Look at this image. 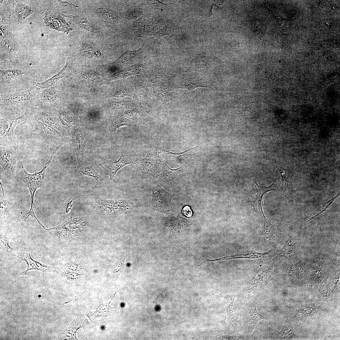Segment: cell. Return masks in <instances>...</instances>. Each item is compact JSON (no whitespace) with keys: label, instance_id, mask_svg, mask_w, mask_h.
<instances>
[{"label":"cell","instance_id":"obj_15","mask_svg":"<svg viewBox=\"0 0 340 340\" xmlns=\"http://www.w3.org/2000/svg\"><path fill=\"white\" fill-rule=\"evenodd\" d=\"M197 147L198 146L184 152L179 153L171 152L155 145L151 144L148 149V155L162 163L165 162L166 160L169 159H173L178 161L181 156H185L187 152Z\"/></svg>","mask_w":340,"mask_h":340},{"label":"cell","instance_id":"obj_32","mask_svg":"<svg viewBox=\"0 0 340 340\" xmlns=\"http://www.w3.org/2000/svg\"><path fill=\"white\" fill-rule=\"evenodd\" d=\"M279 172L281 175L280 187L284 194L289 195L292 192V182L287 173L280 169Z\"/></svg>","mask_w":340,"mask_h":340},{"label":"cell","instance_id":"obj_26","mask_svg":"<svg viewBox=\"0 0 340 340\" xmlns=\"http://www.w3.org/2000/svg\"><path fill=\"white\" fill-rule=\"evenodd\" d=\"M269 252L261 253L253 251H247L233 255L226 256L213 260L218 261L238 258L259 259L266 257L269 254Z\"/></svg>","mask_w":340,"mask_h":340},{"label":"cell","instance_id":"obj_30","mask_svg":"<svg viewBox=\"0 0 340 340\" xmlns=\"http://www.w3.org/2000/svg\"><path fill=\"white\" fill-rule=\"evenodd\" d=\"M124 117L135 122L141 123L143 122L144 113L137 109H129L126 110L122 115Z\"/></svg>","mask_w":340,"mask_h":340},{"label":"cell","instance_id":"obj_28","mask_svg":"<svg viewBox=\"0 0 340 340\" xmlns=\"http://www.w3.org/2000/svg\"><path fill=\"white\" fill-rule=\"evenodd\" d=\"M14 233V232L12 233L9 238L7 237L5 235L0 237V255L2 257L5 258L12 256L17 257L13 253L15 249L10 246L9 244V240Z\"/></svg>","mask_w":340,"mask_h":340},{"label":"cell","instance_id":"obj_10","mask_svg":"<svg viewBox=\"0 0 340 340\" xmlns=\"http://www.w3.org/2000/svg\"><path fill=\"white\" fill-rule=\"evenodd\" d=\"M171 198L170 194L161 185L155 186L152 190L151 208L163 213L172 211Z\"/></svg>","mask_w":340,"mask_h":340},{"label":"cell","instance_id":"obj_14","mask_svg":"<svg viewBox=\"0 0 340 340\" xmlns=\"http://www.w3.org/2000/svg\"><path fill=\"white\" fill-rule=\"evenodd\" d=\"M31 109L33 115L39 121L53 126L70 135L62 128L55 115L50 110L41 108Z\"/></svg>","mask_w":340,"mask_h":340},{"label":"cell","instance_id":"obj_36","mask_svg":"<svg viewBox=\"0 0 340 340\" xmlns=\"http://www.w3.org/2000/svg\"><path fill=\"white\" fill-rule=\"evenodd\" d=\"M127 89L122 87L114 88L109 93L108 96L109 97H124L126 96H133L132 95V94L128 92V90H126Z\"/></svg>","mask_w":340,"mask_h":340},{"label":"cell","instance_id":"obj_6","mask_svg":"<svg viewBox=\"0 0 340 340\" xmlns=\"http://www.w3.org/2000/svg\"><path fill=\"white\" fill-rule=\"evenodd\" d=\"M277 188L276 178L269 187L259 186L256 181L253 183L250 191L247 194L246 200L248 205L252 206L254 210L261 216L264 215L263 211V197L268 192L275 190Z\"/></svg>","mask_w":340,"mask_h":340},{"label":"cell","instance_id":"obj_40","mask_svg":"<svg viewBox=\"0 0 340 340\" xmlns=\"http://www.w3.org/2000/svg\"><path fill=\"white\" fill-rule=\"evenodd\" d=\"M73 200H74V199H72V200H71V201L70 202H69L68 203L67 207H66V213H68L69 212V211H70V210L71 209V207H72V201H73Z\"/></svg>","mask_w":340,"mask_h":340},{"label":"cell","instance_id":"obj_1","mask_svg":"<svg viewBox=\"0 0 340 340\" xmlns=\"http://www.w3.org/2000/svg\"><path fill=\"white\" fill-rule=\"evenodd\" d=\"M210 59L206 53H202L193 59L190 66L173 79V84L176 88L193 90L200 87L210 88L211 77L204 70L209 65Z\"/></svg>","mask_w":340,"mask_h":340},{"label":"cell","instance_id":"obj_25","mask_svg":"<svg viewBox=\"0 0 340 340\" xmlns=\"http://www.w3.org/2000/svg\"><path fill=\"white\" fill-rule=\"evenodd\" d=\"M68 64L67 61L64 67L58 73L46 81L36 83V86L42 89L48 88L54 86L59 80L68 74Z\"/></svg>","mask_w":340,"mask_h":340},{"label":"cell","instance_id":"obj_41","mask_svg":"<svg viewBox=\"0 0 340 340\" xmlns=\"http://www.w3.org/2000/svg\"><path fill=\"white\" fill-rule=\"evenodd\" d=\"M322 8H324L323 9L325 10V9H328L329 8V5L327 3H326V2H324L323 3H322Z\"/></svg>","mask_w":340,"mask_h":340},{"label":"cell","instance_id":"obj_5","mask_svg":"<svg viewBox=\"0 0 340 340\" xmlns=\"http://www.w3.org/2000/svg\"><path fill=\"white\" fill-rule=\"evenodd\" d=\"M41 88L36 86L20 92L1 95V104H26L39 99Z\"/></svg>","mask_w":340,"mask_h":340},{"label":"cell","instance_id":"obj_23","mask_svg":"<svg viewBox=\"0 0 340 340\" xmlns=\"http://www.w3.org/2000/svg\"><path fill=\"white\" fill-rule=\"evenodd\" d=\"M23 72L19 70H8L0 71V82L1 85L11 83L21 78Z\"/></svg>","mask_w":340,"mask_h":340},{"label":"cell","instance_id":"obj_16","mask_svg":"<svg viewBox=\"0 0 340 340\" xmlns=\"http://www.w3.org/2000/svg\"><path fill=\"white\" fill-rule=\"evenodd\" d=\"M30 252L31 250L29 248L23 249L20 251V259L26 262L27 268L25 271L21 272L19 275H26L27 272L29 270H37L43 272L44 278V272L49 271L54 267L47 265L33 260L31 257Z\"/></svg>","mask_w":340,"mask_h":340},{"label":"cell","instance_id":"obj_3","mask_svg":"<svg viewBox=\"0 0 340 340\" xmlns=\"http://www.w3.org/2000/svg\"><path fill=\"white\" fill-rule=\"evenodd\" d=\"M52 153L49 160L43 166L42 170L39 172L33 174H30L27 172L22 162L20 161L22 180L29 190L31 200V207L29 212L25 214H23L22 212H21L23 216L22 219L24 221H26L28 217L31 216L35 218L37 221H39L36 217L34 212V209L36 206L34 203V196L36 190L38 188H42L43 185L46 170L51 163L55 153L54 152Z\"/></svg>","mask_w":340,"mask_h":340},{"label":"cell","instance_id":"obj_21","mask_svg":"<svg viewBox=\"0 0 340 340\" xmlns=\"http://www.w3.org/2000/svg\"><path fill=\"white\" fill-rule=\"evenodd\" d=\"M297 237L291 235L288 239L280 251V254L287 258L294 259L298 258L297 250Z\"/></svg>","mask_w":340,"mask_h":340},{"label":"cell","instance_id":"obj_7","mask_svg":"<svg viewBox=\"0 0 340 340\" xmlns=\"http://www.w3.org/2000/svg\"><path fill=\"white\" fill-rule=\"evenodd\" d=\"M97 204L103 210L113 214H126L132 212L134 203L128 200H108L98 199Z\"/></svg>","mask_w":340,"mask_h":340},{"label":"cell","instance_id":"obj_8","mask_svg":"<svg viewBox=\"0 0 340 340\" xmlns=\"http://www.w3.org/2000/svg\"><path fill=\"white\" fill-rule=\"evenodd\" d=\"M173 80L172 77L165 75L150 80L155 94L160 101L166 105H167L169 102Z\"/></svg>","mask_w":340,"mask_h":340},{"label":"cell","instance_id":"obj_39","mask_svg":"<svg viewBox=\"0 0 340 340\" xmlns=\"http://www.w3.org/2000/svg\"><path fill=\"white\" fill-rule=\"evenodd\" d=\"M182 213L188 218L191 217L192 215V212L191 208L188 206H185L183 208Z\"/></svg>","mask_w":340,"mask_h":340},{"label":"cell","instance_id":"obj_2","mask_svg":"<svg viewBox=\"0 0 340 340\" xmlns=\"http://www.w3.org/2000/svg\"><path fill=\"white\" fill-rule=\"evenodd\" d=\"M40 139L56 152L70 140V136L55 127L40 122L34 116L31 109L28 123Z\"/></svg>","mask_w":340,"mask_h":340},{"label":"cell","instance_id":"obj_17","mask_svg":"<svg viewBox=\"0 0 340 340\" xmlns=\"http://www.w3.org/2000/svg\"><path fill=\"white\" fill-rule=\"evenodd\" d=\"M132 122L130 120L122 116H113L106 121L105 130L107 134L113 138L117 129L123 126H131Z\"/></svg>","mask_w":340,"mask_h":340},{"label":"cell","instance_id":"obj_20","mask_svg":"<svg viewBox=\"0 0 340 340\" xmlns=\"http://www.w3.org/2000/svg\"><path fill=\"white\" fill-rule=\"evenodd\" d=\"M76 170L79 175L88 176L93 178L98 184L100 183L102 180V177L98 174L92 166L84 160L76 162Z\"/></svg>","mask_w":340,"mask_h":340},{"label":"cell","instance_id":"obj_37","mask_svg":"<svg viewBox=\"0 0 340 340\" xmlns=\"http://www.w3.org/2000/svg\"><path fill=\"white\" fill-rule=\"evenodd\" d=\"M228 314L229 319L231 323H232L234 326H237L236 321L237 316L235 311V309L233 304V302L228 307Z\"/></svg>","mask_w":340,"mask_h":340},{"label":"cell","instance_id":"obj_38","mask_svg":"<svg viewBox=\"0 0 340 340\" xmlns=\"http://www.w3.org/2000/svg\"><path fill=\"white\" fill-rule=\"evenodd\" d=\"M99 13L106 20L113 22L116 20L115 15L107 10H103L99 11Z\"/></svg>","mask_w":340,"mask_h":340},{"label":"cell","instance_id":"obj_13","mask_svg":"<svg viewBox=\"0 0 340 340\" xmlns=\"http://www.w3.org/2000/svg\"><path fill=\"white\" fill-rule=\"evenodd\" d=\"M160 162L148 155L141 159H139L137 164L141 172L155 178L157 180L160 176L161 169L159 164Z\"/></svg>","mask_w":340,"mask_h":340},{"label":"cell","instance_id":"obj_12","mask_svg":"<svg viewBox=\"0 0 340 340\" xmlns=\"http://www.w3.org/2000/svg\"><path fill=\"white\" fill-rule=\"evenodd\" d=\"M139 160V158L131 155L122 154L117 161H109L103 167L105 174L110 176V180H111L119 170L127 164L137 165Z\"/></svg>","mask_w":340,"mask_h":340},{"label":"cell","instance_id":"obj_33","mask_svg":"<svg viewBox=\"0 0 340 340\" xmlns=\"http://www.w3.org/2000/svg\"><path fill=\"white\" fill-rule=\"evenodd\" d=\"M339 195V193L333 199H332L328 202L326 203L322 206L319 207L318 208L314 210V211L309 216L305 218V222L303 224H305L309 221L324 212L326 211L335 199Z\"/></svg>","mask_w":340,"mask_h":340},{"label":"cell","instance_id":"obj_27","mask_svg":"<svg viewBox=\"0 0 340 340\" xmlns=\"http://www.w3.org/2000/svg\"><path fill=\"white\" fill-rule=\"evenodd\" d=\"M58 95L57 88L54 86L41 91L39 94V99L44 102L51 103L57 99Z\"/></svg>","mask_w":340,"mask_h":340},{"label":"cell","instance_id":"obj_22","mask_svg":"<svg viewBox=\"0 0 340 340\" xmlns=\"http://www.w3.org/2000/svg\"><path fill=\"white\" fill-rule=\"evenodd\" d=\"M134 84L136 94L144 109L146 111H148L150 107L151 99L146 86L142 82H134Z\"/></svg>","mask_w":340,"mask_h":340},{"label":"cell","instance_id":"obj_24","mask_svg":"<svg viewBox=\"0 0 340 340\" xmlns=\"http://www.w3.org/2000/svg\"><path fill=\"white\" fill-rule=\"evenodd\" d=\"M247 309L246 326L248 330L251 332L253 331L258 322L262 320L265 319V318L257 312L254 305H251Z\"/></svg>","mask_w":340,"mask_h":340},{"label":"cell","instance_id":"obj_34","mask_svg":"<svg viewBox=\"0 0 340 340\" xmlns=\"http://www.w3.org/2000/svg\"><path fill=\"white\" fill-rule=\"evenodd\" d=\"M2 190V196L0 201V214L1 217H4L5 213L9 207L13 204V201L11 199H5L3 189L1 185Z\"/></svg>","mask_w":340,"mask_h":340},{"label":"cell","instance_id":"obj_31","mask_svg":"<svg viewBox=\"0 0 340 340\" xmlns=\"http://www.w3.org/2000/svg\"><path fill=\"white\" fill-rule=\"evenodd\" d=\"M108 107L110 110L115 114H121L127 110L132 109L131 105L126 101L113 102L110 101Z\"/></svg>","mask_w":340,"mask_h":340},{"label":"cell","instance_id":"obj_19","mask_svg":"<svg viewBox=\"0 0 340 340\" xmlns=\"http://www.w3.org/2000/svg\"><path fill=\"white\" fill-rule=\"evenodd\" d=\"M162 167L157 180L162 185L167 186L172 184L176 177L182 171V167L173 169L170 168L165 162L162 163Z\"/></svg>","mask_w":340,"mask_h":340},{"label":"cell","instance_id":"obj_29","mask_svg":"<svg viewBox=\"0 0 340 340\" xmlns=\"http://www.w3.org/2000/svg\"><path fill=\"white\" fill-rule=\"evenodd\" d=\"M142 66L139 65H135L125 70L116 73L111 76V79H122L128 76L139 74Z\"/></svg>","mask_w":340,"mask_h":340},{"label":"cell","instance_id":"obj_11","mask_svg":"<svg viewBox=\"0 0 340 340\" xmlns=\"http://www.w3.org/2000/svg\"><path fill=\"white\" fill-rule=\"evenodd\" d=\"M262 218V233L267 240L271 242L281 239L286 224H279L267 219L264 215Z\"/></svg>","mask_w":340,"mask_h":340},{"label":"cell","instance_id":"obj_35","mask_svg":"<svg viewBox=\"0 0 340 340\" xmlns=\"http://www.w3.org/2000/svg\"><path fill=\"white\" fill-rule=\"evenodd\" d=\"M140 49L134 51H128L126 52L118 59L116 62L123 63L131 60L139 54L141 50Z\"/></svg>","mask_w":340,"mask_h":340},{"label":"cell","instance_id":"obj_4","mask_svg":"<svg viewBox=\"0 0 340 340\" xmlns=\"http://www.w3.org/2000/svg\"><path fill=\"white\" fill-rule=\"evenodd\" d=\"M29 116V111L27 109L22 115L16 118H0V145L15 149L16 142L14 134V130L20 123H27Z\"/></svg>","mask_w":340,"mask_h":340},{"label":"cell","instance_id":"obj_9","mask_svg":"<svg viewBox=\"0 0 340 340\" xmlns=\"http://www.w3.org/2000/svg\"><path fill=\"white\" fill-rule=\"evenodd\" d=\"M0 157L1 173L8 177L14 178L18 160L15 149L0 145Z\"/></svg>","mask_w":340,"mask_h":340},{"label":"cell","instance_id":"obj_18","mask_svg":"<svg viewBox=\"0 0 340 340\" xmlns=\"http://www.w3.org/2000/svg\"><path fill=\"white\" fill-rule=\"evenodd\" d=\"M72 140L76 158V162L84 160L85 144L82 130L80 128H75L72 132Z\"/></svg>","mask_w":340,"mask_h":340}]
</instances>
